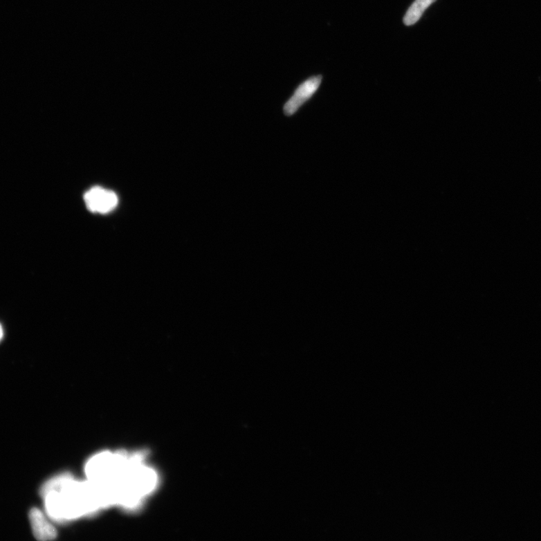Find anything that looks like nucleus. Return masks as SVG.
I'll list each match as a JSON object with an SVG mask.
<instances>
[{
  "label": "nucleus",
  "instance_id": "f257e3e1",
  "mask_svg": "<svg viewBox=\"0 0 541 541\" xmlns=\"http://www.w3.org/2000/svg\"><path fill=\"white\" fill-rule=\"evenodd\" d=\"M129 465L126 453L112 455L104 452L87 462L86 474L89 481L97 484H115L124 475Z\"/></svg>",
  "mask_w": 541,
  "mask_h": 541
},
{
  "label": "nucleus",
  "instance_id": "f03ea898",
  "mask_svg": "<svg viewBox=\"0 0 541 541\" xmlns=\"http://www.w3.org/2000/svg\"><path fill=\"white\" fill-rule=\"evenodd\" d=\"M322 76L320 75L311 76L303 82L296 89L291 98L284 107V112L286 116H292L295 112L307 102L315 93L322 83Z\"/></svg>",
  "mask_w": 541,
  "mask_h": 541
},
{
  "label": "nucleus",
  "instance_id": "423d86ee",
  "mask_svg": "<svg viewBox=\"0 0 541 541\" xmlns=\"http://www.w3.org/2000/svg\"><path fill=\"white\" fill-rule=\"evenodd\" d=\"M3 329L1 324H0V342H1V340L3 338Z\"/></svg>",
  "mask_w": 541,
  "mask_h": 541
},
{
  "label": "nucleus",
  "instance_id": "39448f33",
  "mask_svg": "<svg viewBox=\"0 0 541 541\" xmlns=\"http://www.w3.org/2000/svg\"><path fill=\"white\" fill-rule=\"evenodd\" d=\"M436 0H415L414 3L408 8L405 17L404 23L406 26H412L421 19L425 11Z\"/></svg>",
  "mask_w": 541,
  "mask_h": 541
},
{
  "label": "nucleus",
  "instance_id": "20e7f679",
  "mask_svg": "<svg viewBox=\"0 0 541 541\" xmlns=\"http://www.w3.org/2000/svg\"><path fill=\"white\" fill-rule=\"evenodd\" d=\"M30 520L33 535L39 540H51L56 538L55 528L48 521L45 515L39 509L33 508L30 513Z\"/></svg>",
  "mask_w": 541,
  "mask_h": 541
},
{
  "label": "nucleus",
  "instance_id": "7ed1b4c3",
  "mask_svg": "<svg viewBox=\"0 0 541 541\" xmlns=\"http://www.w3.org/2000/svg\"><path fill=\"white\" fill-rule=\"evenodd\" d=\"M87 208L92 212L107 214L113 210L118 202L114 192L95 187L87 191L84 195Z\"/></svg>",
  "mask_w": 541,
  "mask_h": 541
}]
</instances>
